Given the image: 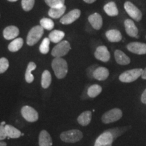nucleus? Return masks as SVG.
<instances>
[{"mask_svg":"<svg viewBox=\"0 0 146 146\" xmlns=\"http://www.w3.org/2000/svg\"><path fill=\"white\" fill-rule=\"evenodd\" d=\"M55 75L59 79L64 78L68 73V64L62 58H55L52 62Z\"/></svg>","mask_w":146,"mask_h":146,"instance_id":"f257e3e1","label":"nucleus"},{"mask_svg":"<svg viewBox=\"0 0 146 146\" xmlns=\"http://www.w3.org/2000/svg\"><path fill=\"white\" fill-rule=\"evenodd\" d=\"M83 137V133L78 129H72V130L64 131L60 134L61 140L66 143H76L81 141Z\"/></svg>","mask_w":146,"mask_h":146,"instance_id":"f03ea898","label":"nucleus"},{"mask_svg":"<svg viewBox=\"0 0 146 146\" xmlns=\"http://www.w3.org/2000/svg\"><path fill=\"white\" fill-rule=\"evenodd\" d=\"M142 72V68H133L126 70L119 76V80L123 83H132L141 76Z\"/></svg>","mask_w":146,"mask_h":146,"instance_id":"7ed1b4c3","label":"nucleus"},{"mask_svg":"<svg viewBox=\"0 0 146 146\" xmlns=\"http://www.w3.org/2000/svg\"><path fill=\"white\" fill-rule=\"evenodd\" d=\"M43 29L41 26H35L31 29L27 39V43L29 46H33L39 41L43 34Z\"/></svg>","mask_w":146,"mask_h":146,"instance_id":"20e7f679","label":"nucleus"},{"mask_svg":"<svg viewBox=\"0 0 146 146\" xmlns=\"http://www.w3.org/2000/svg\"><path fill=\"white\" fill-rule=\"evenodd\" d=\"M122 116H123V112L121 110L116 108L104 113L102 117V121L104 124L114 123L119 120Z\"/></svg>","mask_w":146,"mask_h":146,"instance_id":"39448f33","label":"nucleus"},{"mask_svg":"<svg viewBox=\"0 0 146 146\" xmlns=\"http://www.w3.org/2000/svg\"><path fill=\"white\" fill-rule=\"evenodd\" d=\"M70 43L67 41H62L53 48L52 55L55 58H62L70 50Z\"/></svg>","mask_w":146,"mask_h":146,"instance_id":"423d86ee","label":"nucleus"},{"mask_svg":"<svg viewBox=\"0 0 146 146\" xmlns=\"http://www.w3.org/2000/svg\"><path fill=\"white\" fill-rule=\"evenodd\" d=\"M124 8L127 13L133 18L134 21L139 22L142 19V12L131 1H126L124 4Z\"/></svg>","mask_w":146,"mask_h":146,"instance_id":"0eeeda50","label":"nucleus"},{"mask_svg":"<svg viewBox=\"0 0 146 146\" xmlns=\"http://www.w3.org/2000/svg\"><path fill=\"white\" fill-rule=\"evenodd\" d=\"M114 139L112 133L110 131H106L96 139L94 146H112Z\"/></svg>","mask_w":146,"mask_h":146,"instance_id":"6e6552de","label":"nucleus"},{"mask_svg":"<svg viewBox=\"0 0 146 146\" xmlns=\"http://www.w3.org/2000/svg\"><path fill=\"white\" fill-rule=\"evenodd\" d=\"M21 114L27 121L30 122V123H34V122L37 121L38 118H39V114L36 110L29 106H25L22 108Z\"/></svg>","mask_w":146,"mask_h":146,"instance_id":"1a4fd4ad","label":"nucleus"},{"mask_svg":"<svg viewBox=\"0 0 146 146\" xmlns=\"http://www.w3.org/2000/svg\"><path fill=\"white\" fill-rule=\"evenodd\" d=\"M127 48L133 54L137 55L146 54V43L141 42H131L127 45Z\"/></svg>","mask_w":146,"mask_h":146,"instance_id":"9d476101","label":"nucleus"},{"mask_svg":"<svg viewBox=\"0 0 146 146\" xmlns=\"http://www.w3.org/2000/svg\"><path fill=\"white\" fill-rule=\"evenodd\" d=\"M94 56L96 59L99 60L103 62H107L110 59V52L104 45H101V46L97 47L96 52L94 53Z\"/></svg>","mask_w":146,"mask_h":146,"instance_id":"9b49d317","label":"nucleus"},{"mask_svg":"<svg viewBox=\"0 0 146 146\" xmlns=\"http://www.w3.org/2000/svg\"><path fill=\"white\" fill-rule=\"evenodd\" d=\"M80 16H81V11L78 9H75L63 16V17L60 19V23L63 25H70L76 21L80 17Z\"/></svg>","mask_w":146,"mask_h":146,"instance_id":"f8f14e48","label":"nucleus"},{"mask_svg":"<svg viewBox=\"0 0 146 146\" xmlns=\"http://www.w3.org/2000/svg\"><path fill=\"white\" fill-rule=\"evenodd\" d=\"M124 25H125L126 33H127L128 35L133 38L139 37V29L132 20H125Z\"/></svg>","mask_w":146,"mask_h":146,"instance_id":"ddd939ff","label":"nucleus"},{"mask_svg":"<svg viewBox=\"0 0 146 146\" xmlns=\"http://www.w3.org/2000/svg\"><path fill=\"white\" fill-rule=\"evenodd\" d=\"M110 74L108 69L105 67H98L93 72V76L98 81H105Z\"/></svg>","mask_w":146,"mask_h":146,"instance_id":"4468645a","label":"nucleus"},{"mask_svg":"<svg viewBox=\"0 0 146 146\" xmlns=\"http://www.w3.org/2000/svg\"><path fill=\"white\" fill-rule=\"evenodd\" d=\"M88 21L93 28L96 30H100L103 25V20L102 16L98 13H94L89 16Z\"/></svg>","mask_w":146,"mask_h":146,"instance_id":"2eb2a0df","label":"nucleus"},{"mask_svg":"<svg viewBox=\"0 0 146 146\" xmlns=\"http://www.w3.org/2000/svg\"><path fill=\"white\" fill-rule=\"evenodd\" d=\"M53 141L50 133L47 131L43 130L39 133V146H52Z\"/></svg>","mask_w":146,"mask_h":146,"instance_id":"dca6fc26","label":"nucleus"},{"mask_svg":"<svg viewBox=\"0 0 146 146\" xmlns=\"http://www.w3.org/2000/svg\"><path fill=\"white\" fill-rule=\"evenodd\" d=\"M114 58L116 62L120 65H127L131 62V59L121 50H116L114 52Z\"/></svg>","mask_w":146,"mask_h":146,"instance_id":"f3484780","label":"nucleus"},{"mask_svg":"<svg viewBox=\"0 0 146 146\" xmlns=\"http://www.w3.org/2000/svg\"><path fill=\"white\" fill-rule=\"evenodd\" d=\"M3 37L7 40L13 39L19 35V29L15 26L7 27L3 32Z\"/></svg>","mask_w":146,"mask_h":146,"instance_id":"a211bd4d","label":"nucleus"},{"mask_svg":"<svg viewBox=\"0 0 146 146\" xmlns=\"http://www.w3.org/2000/svg\"><path fill=\"white\" fill-rule=\"evenodd\" d=\"M106 36L108 40L112 43H117L122 40V34L118 30L116 29H111L106 31Z\"/></svg>","mask_w":146,"mask_h":146,"instance_id":"6ab92c4d","label":"nucleus"},{"mask_svg":"<svg viewBox=\"0 0 146 146\" xmlns=\"http://www.w3.org/2000/svg\"><path fill=\"white\" fill-rule=\"evenodd\" d=\"M4 127L5 133H6L7 136L8 137L12 139H17L22 136L21 131L18 130V129H16V128L13 127V126L10 125H5Z\"/></svg>","mask_w":146,"mask_h":146,"instance_id":"aec40b11","label":"nucleus"},{"mask_svg":"<svg viewBox=\"0 0 146 146\" xmlns=\"http://www.w3.org/2000/svg\"><path fill=\"white\" fill-rule=\"evenodd\" d=\"M92 113L91 111H85L78 116L77 118L78 123L82 126H87L91 121Z\"/></svg>","mask_w":146,"mask_h":146,"instance_id":"412c9836","label":"nucleus"},{"mask_svg":"<svg viewBox=\"0 0 146 146\" xmlns=\"http://www.w3.org/2000/svg\"><path fill=\"white\" fill-rule=\"evenodd\" d=\"M104 10L108 15L110 16H116L118 14V10L116 4L114 1L106 3L104 7Z\"/></svg>","mask_w":146,"mask_h":146,"instance_id":"4be33fe9","label":"nucleus"},{"mask_svg":"<svg viewBox=\"0 0 146 146\" xmlns=\"http://www.w3.org/2000/svg\"><path fill=\"white\" fill-rule=\"evenodd\" d=\"M64 33L61 31L58 30H54L52 32H51L50 35H49V39H50V41L53 42V43H60L64 37Z\"/></svg>","mask_w":146,"mask_h":146,"instance_id":"5701e85b","label":"nucleus"},{"mask_svg":"<svg viewBox=\"0 0 146 146\" xmlns=\"http://www.w3.org/2000/svg\"><path fill=\"white\" fill-rule=\"evenodd\" d=\"M36 68V64L33 62H31L27 66L26 72H25V79L28 83H31L34 81V76L32 74V71Z\"/></svg>","mask_w":146,"mask_h":146,"instance_id":"b1692460","label":"nucleus"},{"mask_svg":"<svg viewBox=\"0 0 146 146\" xmlns=\"http://www.w3.org/2000/svg\"><path fill=\"white\" fill-rule=\"evenodd\" d=\"M24 41L22 38H17L15 39L13 41H12L8 45V50L11 52H18L22 48L23 45Z\"/></svg>","mask_w":146,"mask_h":146,"instance_id":"393cba45","label":"nucleus"},{"mask_svg":"<svg viewBox=\"0 0 146 146\" xmlns=\"http://www.w3.org/2000/svg\"><path fill=\"white\" fill-rule=\"evenodd\" d=\"M52 83V76L50 71L45 70L43 71L41 76V86L43 88L47 89L50 86Z\"/></svg>","mask_w":146,"mask_h":146,"instance_id":"a878e982","label":"nucleus"},{"mask_svg":"<svg viewBox=\"0 0 146 146\" xmlns=\"http://www.w3.org/2000/svg\"><path fill=\"white\" fill-rule=\"evenodd\" d=\"M65 5L60 8H50V10L48 12V15L53 18H58L61 17L64 14L66 11Z\"/></svg>","mask_w":146,"mask_h":146,"instance_id":"bb28decb","label":"nucleus"},{"mask_svg":"<svg viewBox=\"0 0 146 146\" xmlns=\"http://www.w3.org/2000/svg\"><path fill=\"white\" fill-rule=\"evenodd\" d=\"M102 91V87L99 85H93L90 86L88 88L87 90V94H88L89 97H90L91 98H94L98 96L101 94Z\"/></svg>","mask_w":146,"mask_h":146,"instance_id":"cd10ccee","label":"nucleus"},{"mask_svg":"<svg viewBox=\"0 0 146 146\" xmlns=\"http://www.w3.org/2000/svg\"><path fill=\"white\" fill-rule=\"evenodd\" d=\"M40 25L43 29H47L48 31L52 30L54 27V23L52 20L47 18H43L40 21Z\"/></svg>","mask_w":146,"mask_h":146,"instance_id":"c85d7f7f","label":"nucleus"},{"mask_svg":"<svg viewBox=\"0 0 146 146\" xmlns=\"http://www.w3.org/2000/svg\"><path fill=\"white\" fill-rule=\"evenodd\" d=\"M50 40L49 38H45L41 42L39 47V51L41 54H47L50 51Z\"/></svg>","mask_w":146,"mask_h":146,"instance_id":"c756f323","label":"nucleus"},{"mask_svg":"<svg viewBox=\"0 0 146 146\" xmlns=\"http://www.w3.org/2000/svg\"><path fill=\"white\" fill-rule=\"evenodd\" d=\"M45 1L51 8H60L64 5V0H45Z\"/></svg>","mask_w":146,"mask_h":146,"instance_id":"7c9ffc66","label":"nucleus"},{"mask_svg":"<svg viewBox=\"0 0 146 146\" xmlns=\"http://www.w3.org/2000/svg\"><path fill=\"white\" fill-rule=\"evenodd\" d=\"M35 5V0H22V7L25 11L32 10Z\"/></svg>","mask_w":146,"mask_h":146,"instance_id":"2f4dec72","label":"nucleus"},{"mask_svg":"<svg viewBox=\"0 0 146 146\" xmlns=\"http://www.w3.org/2000/svg\"><path fill=\"white\" fill-rule=\"evenodd\" d=\"M9 68V62L5 58H0V74L5 72Z\"/></svg>","mask_w":146,"mask_h":146,"instance_id":"473e14b6","label":"nucleus"},{"mask_svg":"<svg viewBox=\"0 0 146 146\" xmlns=\"http://www.w3.org/2000/svg\"><path fill=\"white\" fill-rule=\"evenodd\" d=\"M8 136H7L6 133H5L4 126L0 125V141L5 139Z\"/></svg>","mask_w":146,"mask_h":146,"instance_id":"72a5a7b5","label":"nucleus"},{"mask_svg":"<svg viewBox=\"0 0 146 146\" xmlns=\"http://www.w3.org/2000/svg\"><path fill=\"white\" fill-rule=\"evenodd\" d=\"M141 100L142 103L146 105V89L143 91V94H142V95H141Z\"/></svg>","mask_w":146,"mask_h":146,"instance_id":"f704fd0d","label":"nucleus"},{"mask_svg":"<svg viewBox=\"0 0 146 146\" xmlns=\"http://www.w3.org/2000/svg\"><path fill=\"white\" fill-rule=\"evenodd\" d=\"M141 78L144 80H146V68L145 69H143V72H142Z\"/></svg>","mask_w":146,"mask_h":146,"instance_id":"c9c22d12","label":"nucleus"},{"mask_svg":"<svg viewBox=\"0 0 146 146\" xmlns=\"http://www.w3.org/2000/svg\"><path fill=\"white\" fill-rule=\"evenodd\" d=\"M83 1L87 3H92L95 2L96 0H83Z\"/></svg>","mask_w":146,"mask_h":146,"instance_id":"e433bc0d","label":"nucleus"},{"mask_svg":"<svg viewBox=\"0 0 146 146\" xmlns=\"http://www.w3.org/2000/svg\"><path fill=\"white\" fill-rule=\"evenodd\" d=\"M0 146H7V143L4 141H0Z\"/></svg>","mask_w":146,"mask_h":146,"instance_id":"4c0bfd02","label":"nucleus"},{"mask_svg":"<svg viewBox=\"0 0 146 146\" xmlns=\"http://www.w3.org/2000/svg\"><path fill=\"white\" fill-rule=\"evenodd\" d=\"M9 1H11V2H14V1H18V0H8Z\"/></svg>","mask_w":146,"mask_h":146,"instance_id":"58836bf2","label":"nucleus"},{"mask_svg":"<svg viewBox=\"0 0 146 146\" xmlns=\"http://www.w3.org/2000/svg\"><path fill=\"white\" fill-rule=\"evenodd\" d=\"M5 122H2V123H1V125L5 126Z\"/></svg>","mask_w":146,"mask_h":146,"instance_id":"ea45409f","label":"nucleus"}]
</instances>
